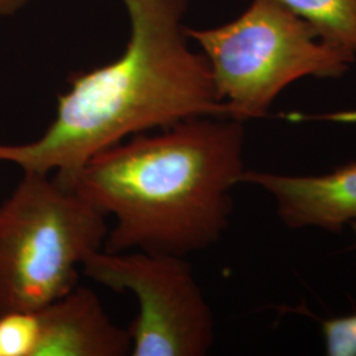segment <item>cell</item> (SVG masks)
I'll list each match as a JSON object with an SVG mask.
<instances>
[{
	"label": "cell",
	"mask_w": 356,
	"mask_h": 356,
	"mask_svg": "<svg viewBox=\"0 0 356 356\" xmlns=\"http://www.w3.org/2000/svg\"><path fill=\"white\" fill-rule=\"evenodd\" d=\"M107 234L106 216L76 191L24 173L0 204V316L35 313L73 291L78 267Z\"/></svg>",
	"instance_id": "3"
},
{
	"label": "cell",
	"mask_w": 356,
	"mask_h": 356,
	"mask_svg": "<svg viewBox=\"0 0 356 356\" xmlns=\"http://www.w3.org/2000/svg\"><path fill=\"white\" fill-rule=\"evenodd\" d=\"M29 1L31 0H0V17L19 13Z\"/></svg>",
	"instance_id": "11"
},
{
	"label": "cell",
	"mask_w": 356,
	"mask_h": 356,
	"mask_svg": "<svg viewBox=\"0 0 356 356\" xmlns=\"http://www.w3.org/2000/svg\"><path fill=\"white\" fill-rule=\"evenodd\" d=\"M83 273L116 292L135 293L139 314L128 327L134 356H204L216 325L191 266L182 256L97 251Z\"/></svg>",
	"instance_id": "5"
},
{
	"label": "cell",
	"mask_w": 356,
	"mask_h": 356,
	"mask_svg": "<svg viewBox=\"0 0 356 356\" xmlns=\"http://www.w3.org/2000/svg\"><path fill=\"white\" fill-rule=\"evenodd\" d=\"M244 141V122L194 116L97 153L69 188L114 216L104 252L185 257L227 229L231 191L245 170Z\"/></svg>",
	"instance_id": "2"
},
{
	"label": "cell",
	"mask_w": 356,
	"mask_h": 356,
	"mask_svg": "<svg viewBox=\"0 0 356 356\" xmlns=\"http://www.w3.org/2000/svg\"><path fill=\"white\" fill-rule=\"evenodd\" d=\"M312 26L318 38L356 60V0H273Z\"/></svg>",
	"instance_id": "8"
},
{
	"label": "cell",
	"mask_w": 356,
	"mask_h": 356,
	"mask_svg": "<svg viewBox=\"0 0 356 356\" xmlns=\"http://www.w3.org/2000/svg\"><path fill=\"white\" fill-rule=\"evenodd\" d=\"M204 54L229 118L267 116L281 92L307 78H339L355 58L322 41L302 19L273 0H252L238 17L213 28H185Z\"/></svg>",
	"instance_id": "4"
},
{
	"label": "cell",
	"mask_w": 356,
	"mask_h": 356,
	"mask_svg": "<svg viewBox=\"0 0 356 356\" xmlns=\"http://www.w3.org/2000/svg\"><path fill=\"white\" fill-rule=\"evenodd\" d=\"M38 341L33 356H126L132 341L128 329L116 326L99 297L76 286L36 312Z\"/></svg>",
	"instance_id": "7"
},
{
	"label": "cell",
	"mask_w": 356,
	"mask_h": 356,
	"mask_svg": "<svg viewBox=\"0 0 356 356\" xmlns=\"http://www.w3.org/2000/svg\"><path fill=\"white\" fill-rule=\"evenodd\" d=\"M241 184L267 191L276 202L281 222L289 229L312 227L338 234L356 222V161L313 176L245 169Z\"/></svg>",
	"instance_id": "6"
},
{
	"label": "cell",
	"mask_w": 356,
	"mask_h": 356,
	"mask_svg": "<svg viewBox=\"0 0 356 356\" xmlns=\"http://www.w3.org/2000/svg\"><path fill=\"white\" fill-rule=\"evenodd\" d=\"M356 245V222L350 225ZM325 351L329 356H356V313L321 321Z\"/></svg>",
	"instance_id": "10"
},
{
	"label": "cell",
	"mask_w": 356,
	"mask_h": 356,
	"mask_svg": "<svg viewBox=\"0 0 356 356\" xmlns=\"http://www.w3.org/2000/svg\"><path fill=\"white\" fill-rule=\"evenodd\" d=\"M129 38L108 64L69 76L56 116L32 143L0 144V161L70 186L92 156L154 128L194 116H227L204 54L191 49L184 17L189 0H122Z\"/></svg>",
	"instance_id": "1"
},
{
	"label": "cell",
	"mask_w": 356,
	"mask_h": 356,
	"mask_svg": "<svg viewBox=\"0 0 356 356\" xmlns=\"http://www.w3.org/2000/svg\"><path fill=\"white\" fill-rule=\"evenodd\" d=\"M36 312H10L0 316V356H33L38 341Z\"/></svg>",
	"instance_id": "9"
}]
</instances>
